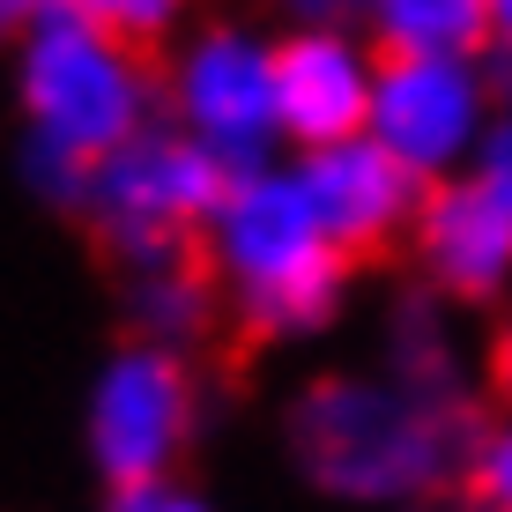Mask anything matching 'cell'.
<instances>
[{
    "label": "cell",
    "instance_id": "6da1fadb",
    "mask_svg": "<svg viewBox=\"0 0 512 512\" xmlns=\"http://www.w3.org/2000/svg\"><path fill=\"white\" fill-rule=\"evenodd\" d=\"M483 416L461 401H416L394 379H349L320 372L290 394L282 446L297 475L327 498L349 505H409L431 498L438 483H461Z\"/></svg>",
    "mask_w": 512,
    "mask_h": 512
},
{
    "label": "cell",
    "instance_id": "3957f363",
    "mask_svg": "<svg viewBox=\"0 0 512 512\" xmlns=\"http://www.w3.org/2000/svg\"><path fill=\"white\" fill-rule=\"evenodd\" d=\"M231 179H245V171H231V156H216L201 134L141 127L127 149H112L90 171V193H82L75 216L134 275V268H156L171 253H193L208 238V223H216Z\"/></svg>",
    "mask_w": 512,
    "mask_h": 512
},
{
    "label": "cell",
    "instance_id": "44dd1931",
    "mask_svg": "<svg viewBox=\"0 0 512 512\" xmlns=\"http://www.w3.org/2000/svg\"><path fill=\"white\" fill-rule=\"evenodd\" d=\"M490 15H498V52H512V0H490Z\"/></svg>",
    "mask_w": 512,
    "mask_h": 512
},
{
    "label": "cell",
    "instance_id": "ac0fdd59",
    "mask_svg": "<svg viewBox=\"0 0 512 512\" xmlns=\"http://www.w3.org/2000/svg\"><path fill=\"white\" fill-rule=\"evenodd\" d=\"M290 15L312 30H349V15H372V0H290Z\"/></svg>",
    "mask_w": 512,
    "mask_h": 512
},
{
    "label": "cell",
    "instance_id": "8fae6325",
    "mask_svg": "<svg viewBox=\"0 0 512 512\" xmlns=\"http://www.w3.org/2000/svg\"><path fill=\"white\" fill-rule=\"evenodd\" d=\"M223 305H231V297H223V275H216V260H208V245L127 275V327H134V342H149V349H179L186 357L201 334H216Z\"/></svg>",
    "mask_w": 512,
    "mask_h": 512
},
{
    "label": "cell",
    "instance_id": "7a4b0ae2",
    "mask_svg": "<svg viewBox=\"0 0 512 512\" xmlns=\"http://www.w3.org/2000/svg\"><path fill=\"white\" fill-rule=\"evenodd\" d=\"M201 245L223 275V297H231L238 349H268V342L327 327L349 290V260L320 231L297 171H275V164L231 179Z\"/></svg>",
    "mask_w": 512,
    "mask_h": 512
},
{
    "label": "cell",
    "instance_id": "277c9868",
    "mask_svg": "<svg viewBox=\"0 0 512 512\" xmlns=\"http://www.w3.org/2000/svg\"><path fill=\"white\" fill-rule=\"evenodd\" d=\"M15 90H23V112H30L38 149L75 156V164H104L112 149H127V141L149 127L156 75H149L141 52L104 38L97 23L52 8L45 23L23 38Z\"/></svg>",
    "mask_w": 512,
    "mask_h": 512
},
{
    "label": "cell",
    "instance_id": "5bb4252c",
    "mask_svg": "<svg viewBox=\"0 0 512 512\" xmlns=\"http://www.w3.org/2000/svg\"><path fill=\"white\" fill-rule=\"evenodd\" d=\"M67 15H82V23H97L104 38H119L127 52H141V60H156L164 52V38L186 23L193 0H60Z\"/></svg>",
    "mask_w": 512,
    "mask_h": 512
},
{
    "label": "cell",
    "instance_id": "d6986e66",
    "mask_svg": "<svg viewBox=\"0 0 512 512\" xmlns=\"http://www.w3.org/2000/svg\"><path fill=\"white\" fill-rule=\"evenodd\" d=\"M52 8H60V0H0V45H23Z\"/></svg>",
    "mask_w": 512,
    "mask_h": 512
},
{
    "label": "cell",
    "instance_id": "2e32d148",
    "mask_svg": "<svg viewBox=\"0 0 512 512\" xmlns=\"http://www.w3.org/2000/svg\"><path fill=\"white\" fill-rule=\"evenodd\" d=\"M468 179L483 186L490 201L505 208V216H512V104L483 127V141H475V171H468Z\"/></svg>",
    "mask_w": 512,
    "mask_h": 512
},
{
    "label": "cell",
    "instance_id": "8992f818",
    "mask_svg": "<svg viewBox=\"0 0 512 512\" xmlns=\"http://www.w3.org/2000/svg\"><path fill=\"white\" fill-rule=\"evenodd\" d=\"M490 127L483 60H431V52H379L372 134L423 179H446Z\"/></svg>",
    "mask_w": 512,
    "mask_h": 512
},
{
    "label": "cell",
    "instance_id": "ffe728a7",
    "mask_svg": "<svg viewBox=\"0 0 512 512\" xmlns=\"http://www.w3.org/2000/svg\"><path fill=\"white\" fill-rule=\"evenodd\" d=\"M490 394L512 409V312H505V327L490 334Z\"/></svg>",
    "mask_w": 512,
    "mask_h": 512
},
{
    "label": "cell",
    "instance_id": "4fadbf2b",
    "mask_svg": "<svg viewBox=\"0 0 512 512\" xmlns=\"http://www.w3.org/2000/svg\"><path fill=\"white\" fill-rule=\"evenodd\" d=\"M386 379L416 401H461V357H453L446 297L409 290L386 320Z\"/></svg>",
    "mask_w": 512,
    "mask_h": 512
},
{
    "label": "cell",
    "instance_id": "9c48e42d",
    "mask_svg": "<svg viewBox=\"0 0 512 512\" xmlns=\"http://www.w3.org/2000/svg\"><path fill=\"white\" fill-rule=\"evenodd\" d=\"M275 67V134H290L297 149H334V141L372 134V82L379 52H364L349 30H282L268 45Z\"/></svg>",
    "mask_w": 512,
    "mask_h": 512
},
{
    "label": "cell",
    "instance_id": "30bf717a",
    "mask_svg": "<svg viewBox=\"0 0 512 512\" xmlns=\"http://www.w3.org/2000/svg\"><path fill=\"white\" fill-rule=\"evenodd\" d=\"M409 245L423 290L446 305H490L512 282V216L475 179H431Z\"/></svg>",
    "mask_w": 512,
    "mask_h": 512
},
{
    "label": "cell",
    "instance_id": "7c38bea8",
    "mask_svg": "<svg viewBox=\"0 0 512 512\" xmlns=\"http://www.w3.org/2000/svg\"><path fill=\"white\" fill-rule=\"evenodd\" d=\"M372 52H431V60H490L498 15L490 0H372Z\"/></svg>",
    "mask_w": 512,
    "mask_h": 512
},
{
    "label": "cell",
    "instance_id": "e0dca14e",
    "mask_svg": "<svg viewBox=\"0 0 512 512\" xmlns=\"http://www.w3.org/2000/svg\"><path fill=\"white\" fill-rule=\"evenodd\" d=\"M112 512H208V505L179 483H134V490H112Z\"/></svg>",
    "mask_w": 512,
    "mask_h": 512
},
{
    "label": "cell",
    "instance_id": "9a60e30c",
    "mask_svg": "<svg viewBox=\"0 0 512 512\" xmlns=\"http://www.w3.org/2000/svg\"><path fill=\"white\" fill-rule=\"evenodd\" d=\"M461 490L475 512H512V423H490L475 438L468 468H461Z\"/></svg>",
    "mask_w": 512,
    "mask_h": 512
},
{
    "label": "cell",
    "instance_id": "ba28073f",
    "mask_svg": "<svg viewBox=\"0 0 512 512\" xmlns=\"http://www.w3.org/2000/svg\"><path fill=\"white\" fill-rule=\"evenodd\" d=\"M171 112L186 134H201L216 156H231V171H260L275 141V67L268 45L245 30H201L179 67H171Z\"/></svg>",
    "mask_w": 512,
    "mask_h": 512
},
{
    "label": "cell",
    "instance_id": "52a82bcc",
    "mask_svg": "<svg viewBox=\"0 0 512 512\" xmlns=\"http://www.w3.org/2000/svg\"><path fill=\"white\" fill-rule=\"evenodd\" d=\"M297 186H305L320 231L334 238V253H342L349 268L394 253V245L416 231V208H423V193H431V179L409 171L379 134L334 141V149H305L297 156Z\"/></svg>",
    "mask_w": 512,
    "mask_h": 512
},
{
    "label": "cell",
    "instance_id": "5b68a950",
    "mask_svg": "<svg viewBox=\"0 0 512 512\" xmlns=\"http://www.w3.org/2000/svg\"><path fill=\"white\" fill-rule=\"evenodd\" d=\"M193 416H201V386L179 349L127 342L97 372L90 394V453L112 490L134 483H171L179 453L193 446Z\"/></svg>",
    "mask_w": 512,
    "mask_h": 512
}]
</instances>
